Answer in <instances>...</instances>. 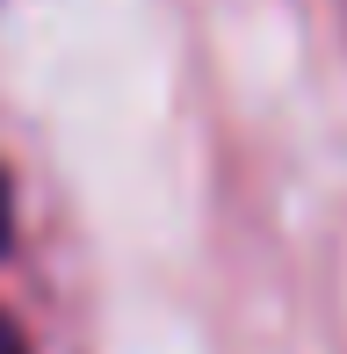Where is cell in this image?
<instances>
[{
	"instance_id": "cell-2",
	"label": "cell",
	"mask_w": 347,
	"mask_h": 354,
	"mask_svg": "<svg viewBox=\"0 0 347 354\" xmlns=\"http://www.w3.org/2000/svg\"><path fill=\"white\" fill-rule=\"evenodd\" d=\"M0 354H29V347H22V333H15L8 318H0Z\"/></svg>"
},
{
	"instance_id": "cell-1",
	"label": "cell",
	"mask_w": 347,
	"mask_h": 354,
	"mask_svg": "<svg viewBox=\"0 0 347 354\" xmlns=\"http://www.w3.org/2000/svg\"><path fill=\"white\" fill-rule=\"evenodd\" d=\"M8 239H15V203H8V181H0V253H8Z\"/></svg>"
}]
</instances>
